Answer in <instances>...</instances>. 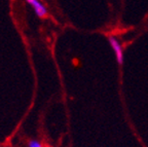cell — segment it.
Listing matches in <instances>:
<instances>
[{
	"label": "cell",
	"instance_id": "6da1fadb",
	"mask_svg": "<svg viewBox=\"0 0 148 147\" xmlns=\"http://www.w3.org/2000/svg\"><path fill=\"white\" fill-rule=\"evenodd\" d=\"M108 41L110 43L111 47L114 51V54H115L116 57V61L119 65H121L123 63V47L120 45V42L117 40L115 36L113 35H110L108 37Z\"/></svg>",
	"mask_w": 148,
	"mask_h": 147
},
{
	"label": "cell",
	"instance_id": "3957f363",
	"mask_svg": "<svg viewBox=\"0 0 148 147\" xmlns=\"http://www.w3.org/2000/svg\"><path fill=\"white\" fill-rule=\"evenodd\" d=\"M28 147H43V146H42L41 142L33 139V140H30L28 142Z\"/></svg>",
	"mask_w": 148,
	"mask_h": 147
},
{
	"label": "cell",
	"instance_id": "7a4b0ae2",
	"mask_svg": "<svg viewBox=\"0 0 148 147\" xmlns=\"http://www.w3.org/2000/svg\"><path fill=\"white\" fill-rule=\"evenodd\" d=\"M31 7H33L35 14L40 19H45L47 16V9L40 0H25Z\"/></svg>",
	"mask_w": 148,
	"mask_h": 147
}]
</instances>
